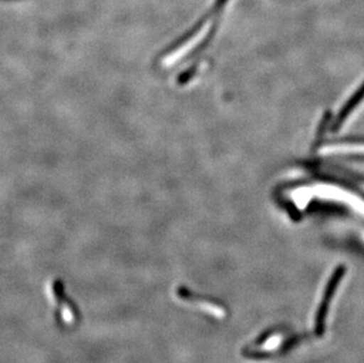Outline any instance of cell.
I'll return each mask as SVG.
<instances>
[{
    "mask_svg": "<svg viewBox=\"0 0 364 363\" xmlns=\"http://www.w3.org/2000/svg\"><path fill=\"white\" fill-rule=\"evenodd\" d=\"M364 102V82L362 83L360 88H358L356 91H355L353 95H351L350 98L344 103L343 107L341 109L340 112L337 115L336 120H335V124H333V127L335 129H340L342 127L344 123H346V120H349L351 116H353V113L356 111L358 107H361V104Z\"/></svg>",
    "mask_w": 364,
    "mask_h": 363,
    "instance_id": "cell-3",
    "label": "cell"
},
{
    "mask_svg": "<svg viewBox=\"0 0 364 363\" xmlns=\"http://www.w3.org/2000/svg\"><path fill=\"white\" fill-rule=\"evenodd\" d=\"M297 201H309L310 199H323L337 203L341 206H349L353 211L364 216V199L355 192L331 183H316L303 186L295 191Z\"/></svg>",
    "mask_w": 364,
    "mask_h": 363,
    "instance_id": "cell-1",
    "label": "cell"
},
{
    "mask_svg": "<svg viewBox=\"0 0 364 363\" xmlns=\"http://www.w3.org/2000/svg\"><path fill=\"white\" fill-rule=\"evenodd\" d=\"M284 341V336L281 334H276L265 340L264 342L262 343L261 349L265 352H272V350L277 349Z\"/></svg>",
    "mask_w": 364,
    "mask_h": 363,
    "instance_id": "cell-4",
    "label": "cell"
},
{
    "mask_svg": "<svg viewBox=\"0 0 364 363\" xmlns=\"http://www.w3.org/2000/svg\"><path fill=\"white\" fill-rule=\"evenodd\" d=\"M321 154L328 157L337 156H361L364 157V141H342L335 142L331 144L323 145L321 147Z\"/></svg>",
    "mask_w": 364,
    "mask_h": 363,
    "instance_id": "cell-2",
    "label": "cell"
}]
</instances>
